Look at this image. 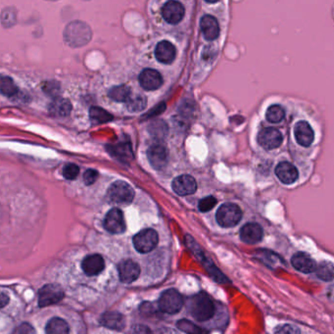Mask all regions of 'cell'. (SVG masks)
Masks as SVG:
<instances>
[{"label":"cell","instance_id":"obj_1","mask_svg":"<svg viewBox=\"0 0 334 334\" xmlns=\"http://www.w3.org/2000/svg\"><path fill=\"white\" fill-rule=\"evenodd\" d=\"M186 242L187 247L190 249V251L194 254V256L198 259V261L202 264V266L204 267L207 273L213 278L215 281H217L218 283H222V284L230 282L223 273L217 268V266L213 263V261L206 256L204 251L200 248V246L190 235H186Z\"/></svg>","mask_w":334,"mask_h":334},{"label":"cell","instance_id":"obj_2","mask_svg":"<svg viewBox=\"0 0 334 334\" xmlns=\"http://www.w3.org/2000/svg\"><path fill=\"white\" fill-rule=\"evenodd\" d=\"M189 309L192 316L198 321H207L211 319L216 311L214 302L205 292H200L192 297Z\"/></svg>","mask_w":334,"mask_h":334},{"label":"cell","instance_id":"obj_3","mask_svg":"<svg viewBox=\"0 0 334 334\" xmlns=\"http://www.w3.org/2000/svg\"><path fill=\"white\" fill-rule=\"evenodd\" d=\"M92 37V31L88 25L81 22L71 23L66 31L65 38L72 46H81L90 41Z\"/></svg>","mask_w":334,"mask_h":334},{"label":"cell","instance_id":"obj_4","mask_svg":"<svg viewBox=\"0 0 334 334\" xmlns=\"http://www.w3.org/2000/svg\"><path fill=\"white\" fill-rule=\"evenodd\" d=\"M241 209L236 204L225 203L222 205L216 215L218 223L223 227H232L240 222Z\"/></svg>","mask_w":334,"mask_h":334},{"label":"cell","instance_id":"obj_5","mask_svg":"<svg viewBox=\"0 0 334 334\" xmlns=\"http://www.w3.org/2000/svg\"><path fill=\"white\" fill-rule=\"evenodd\" d=\"M159 309L169 315L179 313L184 306V299L176 289H169L162 293L158 302Z\"/></svg>","mask_w":334,"mask_h":334},{"label":"cell","instance_id":"obj_6","mask_svg":"<svg viewBox=\"0 0 334 334\" xmlns=\"http://www.w3.org/2000/svg\"><path fill=\"white\" fill-rule=\"evenodd\" d=\"M107 196L114 203L130 204L134 198V191L128 183L118 181L109 187Z\"/></svg>","mask_w":334,"mask_h":334},{"label":"cell","instance_id":"obj_7","mask_svg":"<svg viewBox=\"0 0 334 334\" xmlns=\"http://www.w3.org/2000/svg\"><path fill=\"white\" fill-rule=\"evenodd\" d=\"M159 241L158 233L152 228H146L139 231L133 237V245L137 252L149 253L155 249Z\"/></svg>","mask_w":334,"mask_h":334},{"label":"cell","instance_id":"obj_8","mask_svg":"<svg viewBox=\"0 0 334 334\" xmlns=\"http://www.w3.org/2000/svg\"><path fill=\"white\" fill-rule=\"evenodd\" d=\"M65 296L63 289L57 284H46L38 291V306L43 308L59 303Z\"/></svg>","mask_w":334,"mask_h":334},{"label":"cell","instance_id":"obj_9","mask_svg":"<svg viewBox=\"0 0 334 334\" xmlns=\"http://www.w3.org/2000/svg\"><path fill=\"white\" fill-rule=\"evenodd\" d=\"M103 224L105 229L113 234H120L126 230L124 214L118 208H114L107 213Z\"/></svg>","mask_w":334,"mask_h":334},{"label":"cell","instance_id":"obj_10","mask_svg":"<svg viewBox=\"0 0 334 334\" xmlns=\"http://www.w3.org/2000/svg\"><path fill=\"white\" fill-rule=\"evenodd\" d=\"M258 142L263 148L273 150L278 148L282 143V135L275 128H266L259 132Z\"/></svg>","mask_w":334,"mask_h":334},{"label":"cell","instance_id":"obj_11","mask_svg":"<svg viewBox=\"0 0 334 334\" xmlns=\"http://www.w3.org/2000/svg\"><path fill=\"white\" fill-rule=\"evenodd\" d=\"M119 277L123 283H132L138 279L140 275V268L134 261L123 260L118 265Z\"/></svg>","mask_w":334,"mask_h":334},{"label":"cell","instance_id":"obj_12","mask_svg":"<svg viewBox=\"0 0 334 334\" xmlns=\"http://www.w3.org/2000/svg\"><path fill=\"white\" fill-rule=\"evenodd\" d=\"M185 7L181 2L169 1L162 8V15L165 21L172 24H179L185 16Z\"/></svg>","mask_w":334,"mask_h":334},{"label":"cell","instance_id":"obj_13","mask_svg":"<svg viewBox=\"0 0 334 334\" xmlns=\"http://www.w3.org/2000/svg\"><path fill=\"white\" fill-rule=\"evenodd\" d=\"M168 150L162 143H155L148 149V160L152 167L162 170L168 163Z\"/></svg>","mask_w":334,"mask_h":334},{"label":"cell","instance_id":"obj_14","mask_svg":"<svg viewBox=\"0 0 334 334\" xmlns=\"http://www.w3.org/2000/svg\"><path fill=\"white\" fill-rule=\"evenodd\" d=\"M172 186L174 191L181 196L193 194L197 190L196 181L188 175H183L176 178Z\"/></svg>","mask_w":334,"mask_h":334},{"label":"cell","instance_id":"obj_15","mask_svg":"<svg viewBox=\"0 0 334 334\" xmlns=\"http://www.w3.org/2000/svg\"><path fill=\"white\" fill-rule=\"evenodd\" d=\"M139 84L146 91H155L163 85V77L156 70L145 69L139 74Z\"/></svg>","mask_w":334,"mask_h":334},{"label":"cell","instance_id":"obj_16","mask_svg":"<svg viewBox=\"0 0 334 334\" xmlns=\"http://www.w3.org/2000/svg\"><path fill=\"white\" fill-rule=\"evenodd\" d=\"M105 268V262L99 254H93L86 257L81 262V269L89 277H94L102 273Z\"/></svg>","mask_w":334,"mask_h":334},{"label":"cell","instance_id":"obj_17","mask_svg":"<svg viewBox=\"0 0 334 334\" xmlns=\"http://www.w3.org/2000/svg\"><path fill=\"white\" fill-rule=\"evenodd\" d=\"M291 264L295 270L303 274H310L316 271V264L315 260L307 253L298 252L291 258Z\"/></svg>","mask_w":334,"mask_h":334},{"label":"cell","instance_id":"obj_18","mask_svg":"<svg viewBox=\"0 0 334 334\" xmlns=\"http://www.w3.org/2000/svg\"><path fill=\"white\" fill-rule=\"evenodd\" d=\"M294 135L298 143L304 147L310 146L315 139L314 130L306 121H302L296 124Z\"/></svg>","mask_w":334,"mask_h":334},{"label":"cell","instance_id":"obj_19","mask_svg":"<svg viewBox=\"0 0 334 334\" xmlns=\"http://www.w3.org/2000/svg\"><path fill=\"white\" fill-rule=\"evenodd\" d=\"M240 239L246 244H257L263 239V229L256 223H246L240 229Z\"/></svg>","mask_w":334,"mask_h":334},{"label":"cell","instance_id":"obj_20","mask_svg":"<svg viewBox=\"0 0 334 334\" xmlns=\"http://www.w3.org/2000/svg\"><path fill=\"white\" fill-rule=\"evenodd\" d=\"M276 175L279 181L285 185H291L297 181V169L288 162H281L276 168Z\"/></svg>","mask_w":334,"mask_h":334},{"label":"cell","instance_id":"obj_21","mask_svg":"<svg viewBox=\"0 0 334 334\" xmlns=\"http://www.w3.org/2000/svg\"><path fill=\"white\" fill-rule=\"evenodd\" d=\"M176 47L167 40L160 41L155 49L157 60L163 64H171L176 58Z\"/></svg>","mask_w":334,"mask_h":334},{"label":"cell","instance_id":"obj_22","mask_svg":"<svg viewBox=\"0 0 334 334\" xmlns=\"http://www.w3.org/2000/svg\"><path fill=\"white\" fill-rule=\"evenodd\" d=\"M201 31L207 40H214L220 35V27L217 19L211 15H205L200 21Z\"/></svg>","mask_w":334,"mask_h":334},{"label":"cell","instance_id":"obj_23","mask_svg":"<svg viewBox=\"0 0 334 334\" xmlns=\"http://www.w3.org/2000/svg\"><path fill=\"white\" fill-rule=\"evenodd\" d=\"M100 323L113 330H123L126 326V318L118 312H107L100 318Z\"/></svg>","mask_w":334,"mask_h":334},{"label":"cell","instance_id":"obj_24","mask_svg":"<svg viewBox=\"0 0 334 334\" xmlns=\"http://www.w3.org/2000/svg\"><path fill=\"white\" fill-rule=\"evenodd\" d=\"M72 104L65 98H56L49 105V113L56 118H64L71 114Z\"/></svg>","mask_w":334,"mask_h":334},{"label":"cell","instance_id":"obj_25","mask_svg":"<svg viewBox=\"0 0 334 334\" xmlns=\"http://www.w3.org/2000/svg\"><path fill=\"white\" fill-rule=\"evenodd\" d=\"M46 334H69V325L60 317H52L46 324Z\"/></svg>","mask_w":334,"mask_h":334},{"label":"cell","instance_id":"obj_26","mask_svg":"<svg viewBox=\"0 0 334 334\" xmlns=\"http://www.w3.org/2000/svg\"><path fill=\"white\" fill-rule=\"evenodd\" d=\"M316 277L324 281H331L334 279V264L331 262H321L316 266L315 271Z\"/></svg>","mask_w":334,"mask_h":334},{"label":"cell","instance_id":"obj_27","mask_svg":"<svg viewBox=\"0 0 334 334\" xmlns=\"http://www.w3.org/2000/svg\"><path fill=\"white\" fill-rule=\"evenodd\" d=\"M257 257H259L260 260L270 268H276L283 264V261L278 254H275L269 250H260L257 253Z\"/></svg>","mask_w":334,"mask_h":334},{"label":"cell","instance_id":"obj_28","mask_svg":"<svg viewBox=\"0 0 334 334\" xmlns=\"http://www.w3.org/2000/svg\"><path fill=\"white\" fill-rule=\"evenodd\" d=\"M109 97L119 102H127L131 96L130 89L128 86H119L114 87L109 92Z\"/></svg>","mask_w":334,"mask_h":334},{"label":"cell","instance_id":"obj_29","mask_svg":"<svg viewBox=\"0 0 334 334\" xmlns=\"http://www.w3.org/2000/svg\"><path fill=\"white\" fill-rule=\"evenodd\" d=\"M90 117L96 124H104L113 120L111 114L100 107H92L90 110Z\"/></svg>","mask_w":334,"mask_h":334},{"label":"cell","instance_id":"obj_30","mask_svg":"<svg viewBox=\"0 0 334 334\" xmlns=\"http://www.w3.org/2000/svg\"><path fill=\"white\" fill-rule=\"evenodd\" d=\"M147 105L146 97L141 94L131 95L127 101V107L131 112H139L143 110Z\"/></svg>","mask_w":334,"mask_h":334},{"label":"cell","instance_id":"obj_31","mask_svg":"<svg viewBox=\"0 0 334 334\" xmlns=\"http://www.w3.org/2000/svg\"><path fill=\"white\" fill-rule=\"evenodd\" d=\"M285 116V111L280 105H272L266 113V118L269 122L273 124H278L283 120Z\"/></svg>","mask_w":334,"mask_h":334},{"label":"cell","instance_id":"obj_32","mask_svg":"<svg viewBox=\"0 0 334 334\" xmlns=\"http://www.w3.org/2000/svg\"><path fill=\"white\" fill-rule=\"evenodd\" d=\"M1 93L5 96L12 97L18 93V89L11 77L2 76L1 78Z\"/></svg>","mask_w":334,"mask_h":334},{"label":"cell","instance_id":"obj_33","mask_svg":"<svg viewBox=\"0 0 334 334\" xmlns=\"http://www.w3.org/2000/svg\"><path fill=\"white\" fill-rule=\"evenodd\" d=\"M178 328L186 334H202V329L188 319H182L177 323Z\"/></svg>","mask_w":334,"mask_h":334},{"label":"cell","instance_id":"obj_34","mask_svg":"<svg viewBox=\"0 0 334 334\" xmlns=\"http://www.w3.org/2000/svg\"><path fill=\"white\" fill-rule=\"evenodd\" d=\"M112 152L121 159L127 160V158H131V148L130 144H117L112 149Z\"/></svg>","mask_w":334,"mask_h":334},{"label":"cell","instance_id":"obj_35","mask_svg":"<svg viewBox=\"0 0 334 334\" xmlns=\"http://www.w3.org/2000/svg\"><path fill=\"white\" fill-rule=\"evenodd\" d=\"M79 173V168L74 164H68L62 170V174L67 180H74Z\"/></svg>","mask_w":334,"mask_h":334},{"label":"cell","instance_id":"obj_36","mask_svg":"<svg viewBox=\"0 0 334 334\" xmlns=\"http://www.w3.org/2000/svg\"><path fill=\"white\" fill-rule=\"evenodd\" d=\"M217 204V199L214 196H208L200 200L198 208L201 212H209Z\"/></svg>","mask_w":334,"mask_h":334},{"label":"cell","instance_id":"obj_37","mask_svg":"<svg viewBox=\"0 0 334 334\" xmlns=\"http://www.w3.org/2000/svg\"><path fill=\"white\" fill-rule=\"evenodd\" d=\"M275 334H301V331L296 325L282 324L276 329Z\"/></svg>","mask_w":334,"mask_h":334},{"label":"cell","instance_id":"obj_38","mask_svg":"<svg viewBox=\"0 0 334 334\" xmlns=\"http://www.w3.org/2000/svg\"><path fill=\"white\" fill-rule=\"evenodd\" d=\"M98 172L93 169H89L84 174V182L87 186H92L98 179Z\"/></svg>","mask_w":334,"mask_h":334},{"label":"cell","instance_id":"obj_39","mask_svg":"<svg viewBox=\"0 0 334 334\" xmlns=\"http://www.w3.org/2000/svg\"><path fill=\"white\" fill-rule=\"evenodd\" d=\"M12 334H37V331L33 325L28 322H24L17 326Z\"/></svg>","mask_w":334,"mask_h":334},{"label":"cell","instance_id":"obj_40","mask_svg":"<svg viewBox=\"0 0 334 334\" xmlns=\"http://www.w3.org/2000/svg\"><path fill=\"white\" fill-rule=\"evenodd\" d=\"M132 334H154L152 330L143 324H136L132 328Z\"/></svg>","mask_w":334,"mask_h":334},{"label":"cell","instance_id":"obj_41","mask_svg":"<svg viewBox=\"0 0 334 334\" xmlns=\"http://www.w3.org/2000/svg\"><path fill=\"white\" fill-rule=\"evenodd\" d=\"M8 301H9L8 295H6V293L2 292L1 293V308H4L8 304Z\"/></svg>","mask_w":334,"mask_h":334}]
</instances>
